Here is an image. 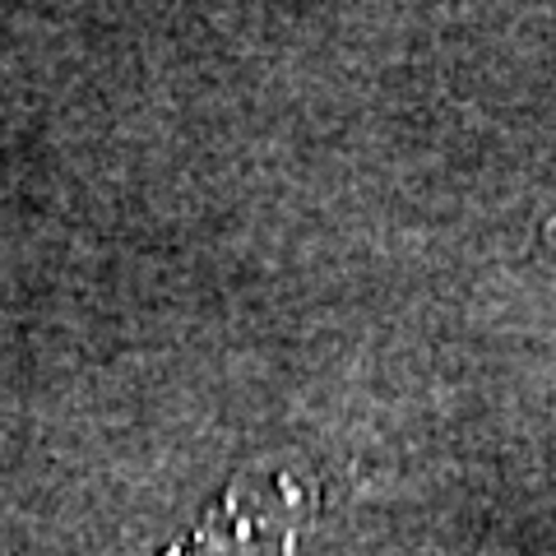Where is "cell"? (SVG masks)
<instances>
[{
  "instance_id": "1",
  "label": "cell",
  "mask_w": 556,
  "mask_h": 556,
  "mask_svg": "<svg viewBox=\"0 0 556 556\" xmlns=\"http://www.w3.org/2000/svg\"><path fill=\"white\" fill-rule=\"evenodd\" d=\"M302 515L306 496L298 482L241 478L223 501V510L204 519L214 533H228V543L200 529L190 556H292V533L302 529Z\"/></svg>"
}]
</instances>
